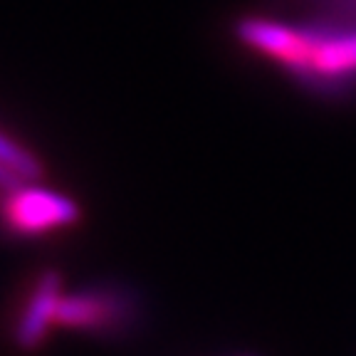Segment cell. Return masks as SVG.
<instances>
[{"instance_id": "obj_6", "label": "cell", "mask_w": 356, "mask_h": 356, "mask_svg": "<svg viewBox=\"0 0 356 356\" xmlns=\"http://www.w3.org/2000/svg\"><path fill=\"white\" fill-rule=\"evenodd\" d=\"M0 166H6L8 171L20 176L22 181H33V178L42 176V166H40L38 159L22 146L13 144L3 134H0Z\"/></svg>"}, {"instance_id": "obj_7", "label": "cell", "mask_w": 356, "mask_h": 356, "mask_svg": "<svg viewBox=\"0 0 356 356\" xmlns=\"http://www.w3.org/2000/svg\"><path fill=\"white\" fill-rule=\"evenodd\" d=\"M22 184V178L15 176L13 171H8L6 166H0V188L6 191H17V186Z\"/></svg>"}, {"instance_id": "obj_3", "label": "cell", "mask_w": 356, "mask_h": 356, "mask_svg": "<svg viewBox=\"0 0 356 356\" xmlns=\"http://www.w3.org/2000/svg\"><path fill=\"white\" fill-rule=\"evenodd\" d=\"M77 218L79 208L72 200L50 191H17L8 203V220L20 233H42L70 225Z\"/></svg>"}, {"instance_id": "obj_1", "label": "cell", "mask_w": 356, "mask_h": 356, "mask_svg": "<svg viewBox=\"0 0 356 356\" xmlns=\"http://www.w3.org/2000/svg\"><path fill=\"white\" fill-rule=\"evenodd\" d=\"M235 38L312 95L341 97L356 89V30H317L277 15H252L235 25Z\"/></svg>"}, {"instance_id": "obj_2", "label": "cell", "mask_w": 356, "mask_h": 356, "mask_svg": "<svg viewBox=\"0 0 356 356\" xmlns=\"http://www.w3.org/2000/svg\"><path fill=\"white\" fill-rule=\"evenodd\" d=\"M134 322V302L117 289H92L79 295H62L57 324L95 334L124 332Z\"/></svg>"}, {"instance_id": "obj_4", "label": "cell", "mask_w": 356, "mask_h": 356, "mask_svg": "<svg viewBox=\"0 0 356 356\" xmlns=\"http://www.w3.org/2000/svg\"><path fill=\"white\" fill-rule=\"evenodd\" d=\"M62 300V280L57 273H44L30 302L22 309L15 327V344L22 351H35L47 337V329L57 324V307Z\"/></svg>"}, {"instance_id": "obj_5", "label": "cell", "mask_w": 356, "mask_h": 356, "mask_svg": "<svg viewBox=\"0 0 356 356\" xmlns=\"http://www.w3.org/2000/svg\"><path fill=\"white\" fill-rule=\"evenodd\" d=\"M273 15L317 30H356V0H282Z\"/></svg>"}]
</instances>
